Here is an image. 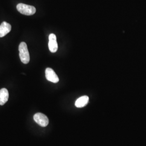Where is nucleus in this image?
<instances>
[{"label": "nucleus", "instance_id": "obj_1", "mask_svg": "<svg viewBox=\"0 0 146 146\" xmlns=\"http://www.w3.org/2000/svg\"><path fill=\"white\" fill-rule=\"evenodd\" d=\"M19 50L21 62L24 64H28L30 61V55L26 43L24 42H21L19 45Z\"/></svg>", "mask_w": 146, "mask_h": 146}, {"label": "nucleus", "instance_id": "obj_6", "mask_svg": "<svg viewBox=\"0 0 146 146\" xmlns=\"http://www.w3.org/2000/svg\"><path fill=\"white\" fill-rule=\"evenodd\" d=\"M11 29V25L6 22H3L0 25V37H3L8 34Z\"/></svg>", "mask_w": 146, "mask_h": 146}, {"label": "nucleus", "instance_id": "obj_7", "mask_svg": "<svg viewBox=\"0 0 146 146\" xmlns=\"http://www.w3.org/2000/svg\"><path fill=\"white\" fill-rule=\"evenodd\" d=\"M9 99V93L6 88H2L0 90V105L5 104Z\"/></svg>", "mask_w": 146, "mask_h": 146}, {"label": "nucleus", "instance_id": "obj_4", "mask_svg": "<svg viewBox=\"0 0 146 146\" xmlns=\"http://www.w3.org/2000/svg\"><path fill=\"white\" fill-rule=\"evenodd\" d=\"M48 47L49 50L52 52H57L58 49V44L56 41V36L54 34H50L49 36Z\"/></svg>", "mask_w": 146, "mask_h": 146}, {"label": "nucleus", "instance_id": "obj_8", "mask_svg": "<svg viewBox=\"0 0 146 146\" xmlns=\"http://www.w3.org/2000/svg\"><path fill=\"white\" fill-rule=\"evenodd\" d=\"M89 97L87 96H83L79 98L75 102V105L78 108H82L88 104Z\"/></svg>", "mask_w": 146, "mask_h": 146}, {"label": "nucleus", "instance_id": "obj_5", "mask_svg": "<svg viewBox=\"0 0 146 146\" xmlns=\"http://www.w3.org/2000/svg\"><path fill=\"white\" fill-rule=\"evenodd\" d=\"M45 73H46V78L48 81L55 84L58 83L59 81V78H58V75L52 68H46Z\"/></svg>", "mask_w": 146, "mask_h": 146}, {"label": "nucleus", "instance_id": "obj_3", "mask_svg": "<svg viewBox=\"0 0 146 146\" xmlns=\"http://www.w3.org/2000/svg\"><path fill=\"white\" fill-rule=\"evenodd\" d=\"M34 120L38 125L43 127L47 126L49 123L47 116L41 113H37L34 115Z\"/></svg>", "mask_w": 146, "mask_h": 146}, {"label": "nucleus", "instance_id": "obj_2", "mask_svg": "<svg viewBox=\"0 0 146 146\" xmlns=\"http://www.w3.org/2000/svg\"><path fill=\"white\" fill-rule=\"evenodd\" d=\"M16 8L21 14L27 16L34 15L36 11L34 6L27 5L23 3H19L16 6Z\"/></svg>", "mask_w": 146, "mask_h": 146}]
</instances>
